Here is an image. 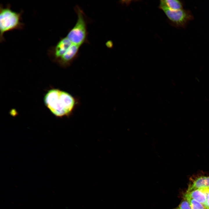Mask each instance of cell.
Here are the masks:
<instances>
[{
    "label": "cell",
    "mask_w": 209,
    "mask_h": 209,
    "mask_svg": "<svg viewBox=\"0 0 209 209\" xmlns=\"http://www.w3.org/2000/svg\"><path fill=\"white\" fill-rule=\"evenodd\" d=\"M75 10L77 15V21L66 37L73 44L81 46L87 41V22L84 12L80 8L77 6Z\"/></svg>",
    "instance_id": "obj_3"
},
{
    "label": "cell",
    "mask_w": 209,
    "mask_h": 209,
    "mask_svg": "<svg viewBox=\"0 0 209 209\" xmlns=\"http://www.w3.org/2000/svg\"><path fill=\"white\" fill-rule=\"evenodd\" d=\"M174 209H192L188 201L183 198L179 206Z\"/></svg>",
    "instance_id": "obj_11"
},
{
    "label": "cell",
    "mask_w": 209,
    "mask_h": 209,
    "mask_svg": "<svg viewBox=\"0 0 209 209\" xmlns=\"http://www.w3.org/2000/svg\"><path fill=\"white\" fill-rule=\"evenodd\" d=\"M208 188L198 189L185 193L192 199L196 200L206 208V206L207 193Z\"/></svg>",
    "instance_id": "obj_8"
},
{
    "label": "cell",
    "mask_w": 209,
    "mask_h": 209,
    "mask_svg": "<svg viewBox=\"0 0 209 209\" xmlns=\"http://www.w3.org/2000/svg\"><path fill=\"white\" fill-rule=\"evenodd\" d=\"M206 209H209V191L207 193V202Z\"/></svg>",
    "instance_id": "obj_12"
},
{
    "label": "cell",
    "mask_w": 209,
    "mask_h": 209,
    "mask_svg": "<svg viewBox=\"0 0 209 209\" xmlns=\"http://www.w3.org/2000/svg\"><path fill=\"white\" fill-rule=\"evenodd\" d=\"M186 192L198 189L209 188V176L197 175L191 177Z\"/></svg>",
    "instance_id": "obj_7"
},
{
    "label": "cell",
    "mask_w": 209,
    "mask_h": 209,
    "mask_svg": "<svg viewBox=\"0 0 209 209\" xmlns=\"http://www.w3.org/2000/svg\"><path fill=\"white\" fill-rule=\"evenodd\" d=\"M182 3L177 0H161L159 6L161 9L168 8L174 10L182 9Z\"/></svg>",
    "instance_id": "obj_9"
},
{
    "label": "cell",
    "mask_w": 209,
    "mask_h": 209,
    "mask_svg": "<svg viewBox=\"0 0 209 209\" xmlns=\"http://www.w3.org/2000/svg\"><path fill=\"white\" fill-rule=\"evenodd\" d=\"M22 11L17 12L12 11L10 5L4 8L1 5L0 8V40H4L3 35L7 32L15 29H21L24 24L21 22Z\"/></svg>",
    "instance_id": "obj_2"
},
{
    "label": "cell",
    "mask_w": 209,
    "mask_h": 209,
    "mask_svg": "<svg viewBox=\"0 0 209 209\" xmlns=\"http://www.w3.org/2000/svg\"><path fill=\"white\" fill-rule=\"evenodd\" d=\"M183 197L188 201L192 209H206L200 203L188 196L185 193L183 194Z\"/></svg>",
    "instance_id": "obj_10"
},
{
    "label": "cell",
    "mask_w": 209,
    "mask_h": 209,
    "mask_svg": "<svg viewBox=\"0 0 209 209\" xmlns=\"http://www.w3.org/2000/svg\"><path fill=\"white\" fill-rule=\"evenodd\" d=\"M72 44L66 37L61 38L50 51L54 60L56 61L62 57Z\"/></svg>",
    "instance_id": "obj_5"
},
{
    "label": "cell",
    "mask_w": 209,
    "mask_h": 209,
    "mask_svg": "<svg viewBox=\"0 0 209 209\" xmlns=\"http://www.w3.org/2000/svg\"><path fill=\"white\" fill-rule=\"evenodd\" d=\"M168 18L176 24L183 26L190 19V14L183 9L174 10L168 8L162 9Z\"/></svg>",
    "instance_id": "obj_4"
},
{
    "label": "cell",
    "mask_w": 209,
    "mask_h": 209,
    "mask_svg": "<svg viewBox=\"0 0 209 209\" xmlns=\"http://www.w3.org/2000/svg\"><path fill=\"white\" fill-rule=\"evenodd\" d=\"M44 101L51 113L58 117L69 116L76 104V100L72 96L57 89L48 91L44 96Z\"/></svg>",
    "instance_id": "obj_1"
},
{
    "label": "cell",
    "mask_w": 209,
    "mask_h": 209,
    "mask_svg": "<svg viewBox=\"0 0 209 209\" xmlns=\"http://www.w3.org/2000/svg\"><path fill=\"white\" fill-rule=\"evenodd\" d=\"M80 46L72 44L63 55L56 62L62 66H69L78 56Z\"/></svg>",
    "instance_id": "obj_6"
}]
</instances>
